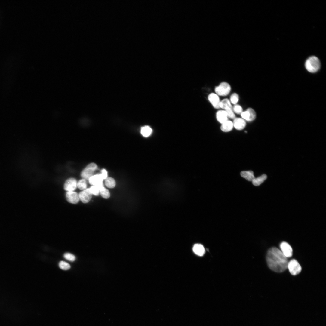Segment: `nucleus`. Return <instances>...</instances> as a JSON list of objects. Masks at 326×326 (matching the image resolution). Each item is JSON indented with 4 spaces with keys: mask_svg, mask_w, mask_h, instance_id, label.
<instances>
[{
    "mask_svg": "<svg viewBox=\"0 0 326 326\" xmlns=\"http://www.w3.org/2000/svg\"><path fill=\"white\" fill-rule=\"evenodd\" d=\"M226 112L228 118L234 119L235 118V116L234 114L232 109H229L224 110Z\"/></svg>",
    "mask_w": 326,
    "mask_h": 326,
    "instance_id": "cd10ccee",
    "label": "nucleus"
},
{
    "mask_svg": "<svg viewBox=\"0 0 326 326\" xmlns=\"http://www.w3.org/2000/svg\"><path fill=\"white\" fill-rule=\"evenodd\" d=\"M241 175L242 177L246 179L248 181L252 182L255 178L254 173L252 171H244L241 173Z\"/></svg>",
    "mask_w": 326,
    "mask_h": 326,
    "instance_id": "2eb2a0df",
    "label": "nucleus"
},
{
    "mask_svg": "<svg viewBox=\"0 0 326 326\" xmlns=\"http://www.w3.org/2000/svg\"><path fill=\"white\" fill-rule=\"evenodd\" d=\"M78 195L79 199L84 203L89 202L91 200L92 196V194L89 189H87L81 192Z\"/></svg>",
    "mask_w": 326,
    "mask_h": 326,
    "instance_id": "0eeeda50",
    "label": "nucleus"
},
{
    "mask_svg": "<svg viewBox=\"0 0 326 326\" xmlns=\"http://www.w3.org/2000/svg\"><path fill=\"white\" fill-rule=\"evenodd\" d=\"M233 126L238 130H243L245 127L246 123L245 120L240 118H235L233 122Z\"/></svg>",
    "mask_w": 326,
    "mask_h": 326,
    "instance_id": "f8f14e48",
    "label": "nucleus"
},
{
    "mask_svg": "<svg viewBox=\"0 0 326 326\" xmlns=\"http://www.w3.org/2000/svg\"><path fill=\"white\" fill-rule=\"evenodd\" d=\"M280 248L281 251L287 258L291 257L293 255V249L290 244L286 242H283L280 244Z\"/></svg>",
    "mask_w": 326,
    "mask_h": 326,
    "instance_id": "423d86ee",
    "label": "nucleus"
},
{
    "mask_svg": "<svg viewBox=\"0 0 326 326\" xmlns=\"http://www.w3.org/2000/svg\"><path fill=\"white\" fill-rule=\"evenodd\" d=\"M267 178V176L266 175H263L257 178H255L252 181L253 184L256 186H259L263 183Z\"/></svg>",
    "mask_w": 326,
    "mask_h": 326,
    "instance_id": "f3484780",
    "label": "nucleus"
},
{
    "mask_svg": "<svg viewBox=\"0 0 326 326\" xmlns=\"http://www.w3.org/2000/svg\"><path fill=\"white\" fill-rule=\"evenodd\" d=\"M100 175L103 180L106 179L107 178V172L105 169L102 170L101 174H100Z\"/></svg>",
    "mask_w": 326,
    "mask_h": 326,
    "instance_id": "7c9ffc66",
    "label": "nucleus"
},
{
    "mask_svg": "<svg viewBox=\"0 0 326 326\" xmlns=\"http://www.w3.org/2000/svg\"><path fill=\"white\" fill-rule=\"evenodd\" d=\"M216 116L217 121L221 124L228 120L227 114L224 110L218 111L216 113Z\"/></svg>",
    "mask_w": 326,
    "mask_h": 326,
    "instance_id": "ddd939ff",
    "label": "nucleus"
},
{
    "mask_svg": "<svg viewBox=\"0 0 326 326\" xmlns=\"http://www.w3.org/2000/svg\"><path fill=\"white\" fill-rule=\"evenodd\" d=\"M220 108L224 110L232 109V106L229 100L227 99H225L220 101Z\"/></svg>",
    "mask_w": 326,
    "mask_h": 326,
    "instance_id": "a211bd4d",
    "label": "nucleus"
},
{
    "mask_svg": "<svg viewBox=\"0 0 326 326\" xmlns=\"http://www.w3.org/2000/svg\"><path fill=\"white\" fill-rule=\"evenodd\" d=\"M241 115L242 118L245 121L249 122L250 115L249 112L248 111L242 112L241 114Z\"/></svg>",
    "mask_w": 326,
    "mask_h": 326,
    "instance_id": "c85d7f7f",
    "label": "nucleus"
},
{
    "mask_svg": "<svg viewBox=\"0 0 326 326\" xmlns=\"http://www.w3.org/2000/svg\"><path fill=\"white\" fill-rule=\"evenodd\" d=\"M77 187V183L75 179L70 178L65 182L64 188L65 190L67 192L73 191Z\"/></svg>",
    "mask_w": 326,
    "mask_h": 326,
    "instance_id": "6e6552de",
    "label": "nucleus"
},
{
    "mask_svg": "<svg viewBox=\"0 0 326 326\" xmlns=\"http://www.w3.org/2000/svg\"><path fill=\"white\" fill-rule=\"evenodd\" d=\"M288 268L291 274L293 275L299 274L301 271L302 268L296 260L293 259L288 262Z\"/></svg>",
    "mask_w": 326,
    "mask_h": 326,
    "instance_id": "39448f33",
    "label": "nucleus"
},
{
    "mask_svg": "<svg viewBox=\"0 0 326 326\" xmlns=\"http://www.w3.org/2000/svg\"><path fill=\"white\" fill-rule=\"evenodd\" d=\"M59 266L60 269L64 270H68L71 268L69 264L63 261H60L59 263Z\"/></svg>",
    "mask_w": 326,
    "mask_h": 326,
    "instance_id": "5701e85b",
    "label": "nucleus"
},
{
    "mask_svg": "<svg viewBox=\"0 0 326 326\" xmlns=\"http://www.w3.org/2000/svg\"><path fill=\"white\" fill-rule=\"evenodd\" d=\"M239 100L238 95L235 93L233 94L231 96L230 100L231 102L233 104H236Z\"/></svg>",
    "mask_w": 326,
    "mask_h": 326,
    "instance_id": "a878e982",
    "label": "nucleus"
},
{
    "mask_svg": "<svg viewBox=\"0 0 326 326\" xmlns=\"http://www.w3.org/2000/svg\"><path fill=\"white\" fill-rule=\"evenodd\" d=\"M250 113V117L249 122H251L254 120L256 118V114L254 110L251 108H248L247 110Z\"/></svg>",
    "mask_w": 326,
    "mask_h": 326,
    "instance_id": "393cba45",
    "label": "nucleus"
},
{
    "mask_svg": "<svg viewBox=\"0 0 326 326\" xmlns=\"http://www.w3.org/2000/svg\"><path fill=\"white\" fill-rule=\"evenodd\" d=\"M231 87L227 83L223 82L221 83L219 85L216 87L215 91L217 95L221 96H226L230 93Z\"/></svg>",
    "mask_w": 326,
    "mask_h": 326,
    "instance_id": "7ed1b4c3",
    "label": "nucleus"
},
{
    "mask_svg": "<svg viewBox=\"0 0 326 326\" xmlns=\"http://www.w3.org/2000/svg\"><path fill=\"white\" fill-rule=\"evenodd\" d=\"M233 111L236 114H241L242 112V108L240 105H235L233 109Z\"/></svg>",
    "mask_w": 326,
    "mask_h": 326,
    "instance_id": "c756f323",
    "label": "nucleus"
},
{
    "mask_svg": "<svg viewBox=\"0 0 326 326\" xmlns=\"http://www.w3.org/2000/svg\"><path fill=\"white\" fill-rule=\"evenodd\" d=\"M99 188L100 190V193L102 197L105 199L109 198L110 196L109 191L105 188L104 186Z\"/></svg>",
    "mask_w": 326,
    "mask_h": 326,
    "instance_id": "aec40b11",
    "label": "nucleus"
},
{
    "mask_svg": "<svg viewBox=\"0 0 326 326\" xmlns=\"http://www.w3.org/2000/svg\"><path fill=\"white\" fill-rule=\"evenodd\" d=\"M87 184L86 180L83 179L77 183V187L80 190L84 191L87 189Z\"/></svg>",
    "mask_w": 326,
    "mask_h": 326,
    "instance_id": "4be33fe9",
    "label": "nucleus"
},
{
    "mask_svg": "<svg viewBox=\"0 0 326 326\" xmlns=\"http://www.w3.org/2000/svg\"><path fill=\"white\" fill-rule=\"evenodd\" d=\"M266 261L269 268L275 272H282L288 268V261L287 258L277 248H272L268 250Z\"/></svg>",
    "mask_w": 326,
    "mask_h": 326,
    "instance_id": "f257e3e1",
    "label": "nucleus"
},
{
    "mask_svg": "<svg viewBox=\"0 0 326 326\" xmlns=\"http://www.w3.org/2000/svg\"><path fill=\"white\" fill-rule=\"evenodd\" d=\"M105 185L108 188H113L115 186L116 182L114 179L111 177L107 178L106 179Z\"/></svg>",
    "mask_w": 326,
    "mask_h": 326,
    "instance_id": "412c9836",
    "label": "nucleus"
},
{
    "mask_svg": "<svg viewBox=\"0 0 326 326\" xmlns=\"http://www.w3.org/2000/svg\"><path fill=\"white\" fill-rule=\"evenodd\" d=\"M66 198L69 202L72 204H77L80 200L79 195L74 191L67 192L66 194Z\"/></svg>",
    "mask_w": 326,
    "mask_h": 326,
    "instance_id": "1a4fd4ad",
    "label": "nucleus"
},
{
    "mask_svg": "<svg viewBox=\"0 0 326 326\" xmlns=\"http://www.w3.org/2000/svg\"><path fill=\"white\" fill-rule=\"evenodd\" d=\"M233 127V122L228 120L222 124L220 129L224 132H228L232 130Z\"/></svg>",
    "mask_w": 326,
    "mask_h": 326,
    "instance_id": "dca6fc26",
    "label": "nucleus"
},
{
    "mask_svg": "<svg viewBox=\"0 0 326 326\" xmlns=\"http://www.w3.org/2000/svg\"><path fill=\"white\" fill-rule=\"evenodd\" d=\"M193 250L195 254L199 256H202L205 253L204 248L202 244H195Z\"/></svg>",
    "mask_w": 326,
    "mask_h": 326,
    "instance_id": "4468645a",
    "label": "nucleus"
},
{
    "mask_svg": "<svg viewBox=\"0 0 326 326\" xmlns=\"http://www.w3.org/2000/svg\"><path fill=\"white\" fill-rule=\"evenodd\" d=\"M306 70L311 73H315L319 70L321 67V63L318 58L312 56L307 59L305 63Z\"/></svg>",
    "mask_w": 326,
    "mask_h": 326,
    "instance_id": "f03ea898",
    "label": "nucleus"
},
{
    "mask_svg": "<svg viewBox=\"0 0 326 326\" xmlns=\"http://www.w3.org/2000/svg\"><path fill=\"white\" fill-rule=\"evenodd\" d=\"M92 195L95 196H98L100 193V188L97 186H93L89 189Z\"/></svg>",
    "mask_w": 326,
    "mask_h": 326,
    "instance_id": "b1692460",
    "label": "nucleus"
},
{
    "mask_svg": "<svg viewBox=\"0 0 326 326\" xmlns=\"http://www.w3.org/2000/svg\"><path fill=\"white\" fill-rule=\"evenodd\" d=\"M152 132V130L149 126H146L142 127L141 128V133L142 135L145 137H148L150 136Z\"/></svg>",
    "mask_w": 326,
    "mask_h": 326,
    "instance_id": "6ab92c4d",
    "label": "nucleus"
},
{
    "mask_svg": "<svg viewBox=\"0 0 326 326\" xmlns=\"http://www.w3.org/2000/svg\"><path fill=\"white\" fill-rule=\"evenodd\" d=\"M90 183L93 186L98 187L104 186L103 181L100 174L93 176L89 179Z\"/></svg>",
    "mask_w": 326,
    "mask_h": 326,
    "instance_id": "9b49d317",
    "label": "nucleus"
},
{
    "mask_svg": "<svg viewBox=\"0 0 326 326\" xmlns=\"http://www.w3.org/2000/svg\"><path fill=\"white\" fill-rule=\"evenodd\" d=\"M208 99L213 107L217 109L220 108V101L218 96L214 93H211L208 97Z\"/></svg>",
    "mask_w": 326,
    "mask_h": 326,
    "instance_id": "9d476101",
    "label": "nucleus"
},
{
    "mask_svg": "<svg viewBox=\"0 0 326 326\" xmlns=\"http://www.w3.org/2000/svg\"><path fill=\"white\" fill-rule=\"evenodd\" d=\"M97 166L94 163H92L89 165L82 172L81 176L84 179H89L93 174L94 171L97 169Z\"/></svg>",
    "mask_w": 326,
    "mask_h": 326,
    "instance_id": "20e7f679",
    "label": "nucleus"
},
{
    "mask_svg": "<svg viewBox=\"0 0 326 326\" xmlns=\"http://www.w3.org/2000/svg\"><path fill=\"white\" fill-rule=\"evenodd\" d=\"M63 257L66 260L71 262L74 261L76 259L74 255L69 253H65L63 255Z\"/></svg>",
    "mask_w": 326,
    "mask_h": 326,
    "instance_id": "bb28decb",
    "label": "nucleus"
}]
</instances>
